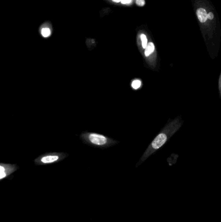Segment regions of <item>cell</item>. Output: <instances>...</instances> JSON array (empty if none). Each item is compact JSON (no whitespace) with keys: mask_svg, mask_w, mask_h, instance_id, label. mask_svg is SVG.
Listing matches in <instances>:
<instances>
[{"mask_svg":"<svg viewBox=\"0 0 221 222\" xmlns=\"http://www.w3.org/2000/svg\"><path fill=\"white\" fill-rule=\"evenodd\" d=\"M112 1L115 3H119V2H121V0H112Z\"/></svg>","mask_w":221,"mask_h":222,"instance_id":"cell-14","label":"cell"},{"mask_svg":"<svg viewBox=\"0 0 221 222\" xmlns=\"http://www.w3.org/2000/svg\"><path fill=\"white\" fill-rule=\"evenodd\" d=\"M219 90H220V94L221 96V74H220V79H219Z\"/></svg>","mask_w":221,"mask_h":222,"instance_id":"cell-13","label":"cell"},{"mask_svg":"<svg viewBox=\"0 0 221 222\" xmlns=\"http://www.w3.org/2000/svg\"><path fill=\"white\" fill-rule=\"evenodd\" d=\"M131 87L134 90H137L140 89L142 86V82L140 79H134L131 82Z\"/></svg>","mask_w":221,"mask_h":222,"instance_id":"cell-7","label":"cell"},{"mask_svg":"<svg viewBox=\"0 0 221 222\" xmlns=\"http://www.w3.org/2000/svg\"><path fill=\"white\" fill-rule=\"evenodd\" d=\"M136 2L137 5L140 7L144 6L145 5V0H136Z\"/></svg>","mask_w":221,"mask_h":222,"instance_id":"cell-10","label":"cell"},{"mask_svg":"<svg viewBox=\"0 0 221 222\" xmlns=\"http://www.w3.org/2000/svg\"><path fill=\"white\" fill-rule=\"evenodd\" d=\"M197 16L200 22H205L208 19V14L204 8H199L196 12Z\"/></svg>","mask_w":221,"mask_h":222,"instance_id":"cell-5","label":"cell"},{"mask_svg":"<svg viewBox=\"0 0 221 222\" xmlns=\"http://www.w3.org/2000/svg\"><path fill=\"white\" fill-rule=\"evenodd\" d=\"M51 34V32L50 29L48 28V27L42 28V30H41V35L44 38H48V37L50 36Z\"/></svg>","mask_w":221,"mask_h":222,"instance_id":"cell-8","label":"cell"},{"mask_svg":"<svg viewBox=\"0 0 221 222\" xmlns=\"http://www.w3.org/2000/svg\"><path fill=\"white\" fill-rule=\"evenodd\" d=\"M141 40V46L143 49H146L147 45H148V42H147V39L146 36L144 34H141L140 36Z\"/></svg>","mask_w":221,"mask_h":222,"instance_id":"cell-9","label":"cell"},{"mask_svg":"<svg viewBox=\"0 0 221 222\" xmlns=\"http://www.w3.org/2000/svg\"><path fill=\"white\" fill-rule=\"evenodd\" d=\"M18 167L15 164H0V179L2 180L6 178L9 175L15 172Z\"/></svg>","mask_w":221,"mask_h":222,"instance_id":"cell-4","label":"cell"},{"mask_svg":"<svg viewBox=\"0 0 221 222\" xmlns=\"http://www.w3.org/2000/svg\"><path fill=\"white\" fill-rule=\"evenodd\" d=\"M182 123L183 121L180 117L176 118L173 121L168 123L162 129V131L156 136L153 141L151 142V144L145 151L144 154L143 155L140 161L139 162V164L145 161L151 155H153L156 151L162 147L169 140V138L180 128Z\"/></svg>","mask_w":221,"mask_h":222,"instance_id":"cell-1","label":"cell"},{"mask_svg":"<svg viewBox=\"0 0 221 222\" xmlns=\"http://www.w3.org/2000/svg\"><path fill=\"white\" fill-rule=\"evenodd\" d=\"M214 18V15L212 12H209V14H208V18H209V20H213Z\"/></svg>","mask_w":221,"mask_h":222,"instance_id":"cell-12","label":"cell"},{"mask_svg":"<svg viewBox=\"0 0 221 222\" xmlns=\"http://www.w3.org/2000/svg\"><path fill=\"white\" fill-rule=\"evenodd\" d=\"M67 156L64 153L50 152L39 156L35 160V163L37 165H45L53 164L64 160Z\"/></svg>","mask_w":221,"mask_h":222,"instance_id":"cell-3","label":"cell"},{"mask_svg":"<svg viewBox=\"0 0 221 222\" xmlns=\"http://www.w3.org/2000/svg\"><path fill=\"white\" fill-rule=\"evenodd\" d=\"M132 0H121V3H122V4H129V3H130L131 2H132Z\"/></svg>","mask_w":221,"mask_h":222,"instance_id":"cell-11","label":"cell"},{"mask_svg":"<svg viewBox=\"0 0 221 222\" xmlns=\"http://www.w3.org/2000/svg\"><path fill=\"white\" fill-rule=\"evenodd\" d=\"M154 45L153 42H149L147 45L146 49H145V56L149 57L150 55L154 52Z\"/></svg>","mask_w":221,"mask_h":222,"instance_id":"cell-6","label":"cell"},{"mask_svg":"<svg viewBox=\"0 0 221 222\" xmlns=\"http://www.w3.org/2000/svg\"><path fill=\"white\" fill-rule=\"evenodd\" d=\"M80 136L86 144L99 148H107L118 143L112 138L96 133L84 132Z\"/></svg>","mask_w":221,"mask_h":222,"instance_id":"cell-2","label":"cell"}]
</instances>
